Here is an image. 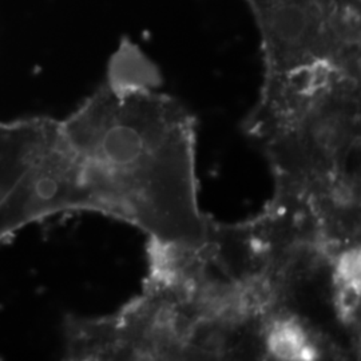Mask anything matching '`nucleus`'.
Instances as JSON below:
<instances>
[{"instance_id": "1", "label": "nucleus", "mask_w": 361, "mask_h": 361, "mask_svg": "<svg viewBox=\"0 0 361 361\" xmlns=\"http://www.w3.org/2000/svg\"><path fill=\"white\" fill-rule=\"evenodd\" d=\"M158 80L149 62L111 59L106 82L59 121L78 210L122 219L153 244L197 247L210 217L198 204L195 118Z\"/></svg>"}, {"instance_id": "2", "label": "nucleus", "mask_w": 361, "mask_h": 361, "mask_svg": "<svg viewBox=\"0 0 361 361\" xmlns=\"http://www.w3.org/2000/svg\"><path fill=\"white\" fill-rule=\"evenodd\" d=\"M244 130L267 155L274 189L348 168L360 149V78L328 63L264 75Z\"/></svg>"}, {"instance_id": "3", "label": "nucleus", "mask_w": 361, "mask_h": 361, "mask_svg": "<svg viewBox=\"0 0 361 361\" xmlns=\"http://www.w3.org/2000/svg\"><path fill=\"white\" fill-rule=\"evenodd\" d=\"M70 360H202V326L170 285L149 276L142 293L114 314L68 316Z\"/></svg>"}, {"instance_id": "4", "label": "nucleus", "mask_w": 361, "mask_h": 361, "mask_svg": "<svg viewBox=\"0 0 361 361\" xmlns=\"http://www.w3.org/2000/svg\"><path fill=\"white\" fill-rule=\"evenodd\" d=\"M293 200L329 255L360 246V174L341 169L292 189H274Z\"/></svg>"}, {"instance_id": "5", "label": "nucleus", "mask_w": 361, "mask_h": 361, "mask_svg": "<svg viewBox=\"0 0 361 361\" xmlns=\"http://www.w3.org/2000/svg\"><path fill=\"white\" fill-rule=\"evenodd\" d=\"M56 125L58 121L51 118L0 123V244L11 237L7 219L13 197L51 140Z\"/></svg>"}]
</instances>
